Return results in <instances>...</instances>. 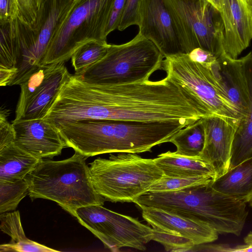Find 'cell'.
Wrapping results in <instances>:
<instances>
[{"instance_id":"6da1fadb","label":"cell","mask_w":252,"mask_h":252,"mask_svg":"<svg viewBox=\"0 0 252 252\" xmlns=\"http://www.w3.org/2000/svg\"><path fill=\"white\" fill-rule=\"evenodd\" d=\"M65 111L71 121H180L189 125L206 117L196 102L167 77L113 85L75 77L66 91Z\"/></svg>"},{"instance_id":"7a4b0ae2","label":"cell","mask_w":252,"mask_h":252,"mask_svg":"<svg viewBox=\"0 0 252 252\" xmlns=\"http://www.w3.org/2000/svg\"><path fill=\"white\" fill-rule=\"evenodd\" d=\"M55 125L67 147L87 158L107 153L151 152L154 147L170 142L189 125L180 121L83 119Z\"/></svg>"},{"instance_id":"3957f363","label":"cell","mask_w":252,"mask_h":252,"mask_svg":"<svg viewBox=\"0 0 252 252\" xmlns=\"http://www.w3.org/2000/svg\"><path fill=\"white\" fill-rule=\"evenodd\" d=\"M86 158L75 152L64 160L40 159L25 178L29 185L28 195L32 199L56 202L75 217L78 208L103 205L105 199L93 185Z\"/></svg>"},{"instance_id":"277c9868","label":"cell","mask_w":252,"mask_h":252,"mask_svg":"<svg viewBox=\"0 0 252 252\" xmlns=\"http://www.w3.org/2000/svg\"><path fill=\"white\" fill-rule=\"evenodd\" d=\"M119 153L111 154L108 159L98 158L89 163L91 180L95 191L105 200L134 203L164 174L154 159Z\"/></svg>"},{"instance_id":"5b68a950","label":"cell","mask_w":252,"mask_h":252,"mask_svg":"<svg viewBox=\"0 0 252 252\" xmlns=\"http://www.w3.org/2000/svg\"><path fill=\"white\" fill-rule=\"evenodd\" d=\"M163 56L151 40L140 33L120 45L110 44L106 55L78 74L83 80L104 85H123L149 80L162 69Z\"/></svg>"},{"instance_id":"8992f818","label":"cell","mask_w":252,"mask_h":252,"mask_svg":"<svg viewBox=\"0 0 252 252\" xmlns=\"http://www.w3.org/2000/svg\"><path fill=\"white\" fill-rule=\"evenodd\" d=\"M74 0H46L35 29L17 16L8 23L20 53L17 71L9 86L20 85L41 65L54 35L70 12Z\"/></svg>"},{"instance_id":"52a82bcc","label":"cell","mask_w":252,"mask_h":252,"mask_svg":"<svg viewBox=\"0 0 252 252\" xmlns=\"http://www.w3.org/2000/svg\"><path fill=\"white\" fill-rule=\"evenodd\" d=\"M114 0H74L52 39L42 65L64 63L82 45L92 40L106 41L105 30Z\"/></svg>"},{"instance_id":"ba28073f","label":"cell","mask_w":252,"mask_h":252,"mask_svg":"<svg viewBox=\"0 0 252 252\" xmlns=\"http://www.w3.org/2000/svg\"><path fill=\"white\" fill-rule=\"evenodd\" d=\"M163 69L169 80L189 94L207 117L217 116L237 125L242 117L209 68L193 61L188 54L165 58Z\"/></svg>"},{"instance_id":"9c48e42d","label":"cell","mask_w":252,"mask_h":252,"mask_svg":"<svg viewBox=\"0 0 252 252\" xmlns=\"http://www.w3.org/2000/svg\"><path fill=\"white\" fill-rule=\"evenodd\" d=\"M75 218L113 252L122 247L140 251L152 240V228L137 219L121 214L102 206L92 205L78 208Z\"/></svg>"},{"instance_id":"30bf717a","label":"cell","mask_w":252,"mask_h":252,"mask_svg":"<svg viewBox=\"0 0 252 252\" xmlns=\"http://www.w3.org/2000/svg\"><path fill=\"white\" fill-rule=\"evenodd\" d=\"M171 8L189 54L196 48L218 58L225 54L224 26L220 12L207 0H167Z\"/></svg>"},{"instance_id":"8fae6325","label":"cell","mask_w":252,"mask_h":252,"mask_svg":"<svg viewBox=\"0 0 252 252\" xmlns=\"http://www.w3.org/2000/svg\"><path fill=\"white\" fill-rule=\"evenodd\" d=\"M144 220L152 227V240L168 252H190L196 245L213 242L219 233L209 224L152 207L142 206Z\"/></svg>"},{"instance_id":"7c38bea8","label":"cell","mask_w":252,"mask_h":252,"mask_svg":"<svg viewBox=\"0 0 252 252\" xmlns=\"http://www.w3.org/2000/svg\"><path fill=\"white\" fill-rule=\"evenodd\" d=\"M70 74L63 63L41 65L20 85L14 120L43 119Z\"/></svg>"},{"instance_id":"4fadbf2b","label":"cell","mask_w":252,"mask_h":252,"mask_svg":"<svg viewBox=\"0 0 252 252\" xmlns=\"http://www.w3.org/2000/svg\"><path fill=\"white\" fill-rule=\"evenodd\" d=\"M138 33L152 41L164 58L189 54L175 15L167 0H141Z\"/></svg>"},{"instance_id":"5bb4252c","label":"cell","mask_w":252,"mask_h":252,"mask_svg":"<svg viewBox=\"0 0 252 252\" xmlns=\"http://www.w3.org/2000/svg\"><path fill=\"white\" fill-rule=\"evenodd\" d=\"M14 144L40 159L53 158L67 146L58 128L44 119L13 120Z\"/></svg>"},{"instance_id":"9a60e30c","label":"cell","mask_w":252,"mask_h":252,"mask_svg":"<svg viewBox=\"0 0 252 252\" xmlns=\"http://www.w3.org/2000/svg\"><path fill=\"white\" fill-rule=\"evenodd\" d=\"M201 119L204 143L199 156L213 165L217 179L229 168L233 142L239 125L217 116Z\"/></svg>"},{"instance_id":"2e32d148","label":"cell","mask_w":252,"mask_h":252,"mask_svg":"<svg viewBox=\"0 0 252 252\" xmlns=\"http://www.w3.org/2000/svg\"><path fill=\"white\" fill-rule=\"evenodd\" d=\"M225 54L237 59L252 39V7L244 0H222Z\"/></svg>"},{"instance_id":"e0dca14e","label":"cell","mask_w":252,"mask_h":252,"mask_svg":"<svg viewBox=\"0 0 252 252\" xmlns=\"http://www.w3.org/2000/svg\"><path fill=\"white\" fill-rule=\"evenodd\" d=\"M206 67L237 108L242 120L245 118L250 110V99L241 58L233 59L223 54Z\"/></svg>"},{"instance_id":"ac0fdd59","label":"cell","mask_w":252,"mask_h":252,"mask_svg":"<svg viewBox=\"0 0 252 252\" xmlns=\"http://www.w3.org/2000/svg\"><path fill=\"white\" fill-rule=\"evenodd\" d=\"M250 99V110L237 128L232 145L229 168L252 157V52L241 58Z\"/></svg>"},{"instance_id":"d6986e66","label":"cell","mask_w":252,"mask_h":252,"mask_svg":"<svg viewBox=\"0 0 252 252\" xmlns=\"http://www.w3.org/2000/svg\"><path fill=\"white\" fill-rule=\"evenodd\" d=\"M154 159L164 175L168 177L183 178L210 175L217 178L213 165L199 156L188 157L168 151Z\"/></svg>"},{"instance_id":"ffe728a7","label":"cell","mask_w":252,"mask_h":252,"mask_svg":"<svg viewBox=\"0 0 252 252\" xmlns=\"http://www.w3.org/2000/svg\"><path fill=\"white\" fill-rule=\"evenodd\" d=\"M212 186L223 193L252 204V157L229 169Z\"/></svg>"},{"instance_id":"44dd1931","label":"cell","mask_w":252,"mask_h":252,"mask_svg":"<svg viewBox=\"0 0 252 252\" xmlns=\"http://www.w3.org/2000/svg\"><path fill=\"white\" fill-rule=\"evenodd\" d=\"M1 231L9 235V243L0 246V252H55L51 249L28 238L24 233L18 211L3 213L0 215Z\"/></svg>"},{"instance_id":"7402d4cb","label":"cell","mask_w":252,"mask_h":252,"mask_svg":"<svg viewBox=\"0 0 252 252\" xmlns=\"http://www.w3.org/2000/svg\"><path fill=\"white\" fill-rule=\"evenodd\" d=\"M39 159L14 143L0 149V180H22L36 166Z\"/></svg>"},{"instance_id":"603a6c76","label":"cell","mask_w":252,"mask_h":252,"mask_svg":"<svg viewBox=\"0 0 252 252\" xmlns=\"http://www.w3.org/2000/svg\"><path fill=\"white\" fill-rule=\"evenodd\" d=\"M201 119L182 128L171 138L170 142L176 147V154L188 157L200 155L204 143Z\"/></svg>"},{"instance_id":"cb8c5ba5","label":"cell","mask_w":252,"mask_h":252,"mask_svg":"<svg viewBox=\"0 0 252 252\" xmlns=\"http://www.w3.org/2000/svg\"><path fill=\"white\" fill-rule=\"evenodd\" d=\"M109 45L107 41L92 40L80 46L71 58L74 74L80 73L102 59L107 54Z\"/></svg>"},{"instance_id":"d4e9b609","label":"cell","mask_w":252,"mask_h":252,"mask_svg":"<svg viewBox=\"0 0 252 252\" xmlns=\"http://www.w3.org/2000/svg\"><path fill=\"white\" fill-rule=\"evenodd\" d=\"M29 194V185L24 178L16 181L0 180V213L15 210Z\"/></svg>"},{"instance_id":"484cf974","label":"cell","mask_w":252,"mask_h":252,"mask_svg":"<svg viewBox=\"0 0 252 252\" xmlns=\"http://www.w3.org/2000/svg\"><path fill=\"white\" fill-rule=\"evenodd\" d=\"M216 179V177L210 175L183 178L163 175L151 186L148 192L173 191L191 187L212 185Z\"/></svg>"},{"instance_id":"4316f807","label":"cell","mask_w":252,"mask_h":252,"mask_svg":"<svg viewBox=\"0 0 252 252\" xmlns=\"http://www.w3.org/2000/svg\"><path fill=\"white\" fill-rule=\"evenodd\" d=\"M46 0H17V16L24 23L35 29L42 7Z\"/></svg>"},{"instance_id":"83f0119b","label":"cell","mask_w":252,"mask_h":252,"mask_svg":"<svg viewBox=\"0 0 252 252\" xmlns=\"http://www.w3.org/2000/svg\"><path fill=\"white\" fill-rule=\"evenodd\" d=\"M9 110L0 108V149L14 143L15 130L12 124L8 121Z\"/></svg>"},{"instance_id":"f1b7e54d","label":"cell","mask_w":252,"mask_h":252,"mask_svg":"<svg viewBox=\"0 0 252 252\" xmlns=\"http://www.w3.org/2000/svg\"><path fill=\"white\" fill-rule=\"evenodd\" d=\"M141 0H127L126 6L118 26L122 31L133 25L138 24V10Z\"/></svg>"},{"instance_id":"f546056e","label":"cell","mask_w":252,"mask_h":252,"mask_svg":"<svg viewBox=\"0 0 252 252\" xmlns=\"http://www.w3.org/2000/svg\"><path fill=\"white\" fill-rule=\"evenodd\" d=\"M127 0H114L106 24L105 35L118 29L123 15Z\"/></svg>"},{"instance_id":"4dcf8cb0","label":"cell","mask_w":252,"mask_h":252,"mask_svg":"<svg viewBox=\"0 0 252 252\" xmlns=\"http://www.w3.org/2000/svg\"><path fill=\"white\" fill-rule=\"evenodd\" d=\"M18 13L17 0H0V25L11 21Z\"/></svg>"},{"instance_id":"1f68e13d","label":"cell","mask_w":252,"mask_h":252,"mask_svg":"<svg viewBox=\"0 0 252 252\" xmlns=\"http://www.w3.org/2000/svg\"><path fill=\"white\" fill-rule=\"evenodd\" d=\"M188 54L191 60L203 65L210 64L218 59L211 52L199 47L195 48Z\"/></svg>"},{"instance_id":"d6a6232c","label":"cell","mask_w":252,"mask_h":252,"mask_svg":"<svg viewBox=\"0 0 252 252\" xmlns=\"http://www.w3.org/2000/svg\"><path fill=\"white\" fill-rule=\"evenodd\" d=\"M220 12L222 9V0H207Z\"/></svg>"},{"instance_id":"836d02e7","label":"cell","mask_w":252,"mask_h":252,"mask_svg":"<svg viewBox=\"0 0 252 252\" xmlns=\"http://www.w3.org/2000/svg\"><path fill=\"white\" fill-rule=\"evenodd\" d=\"M249 6L252 7V0H244Z\"/></svg>"}]
</instances>
